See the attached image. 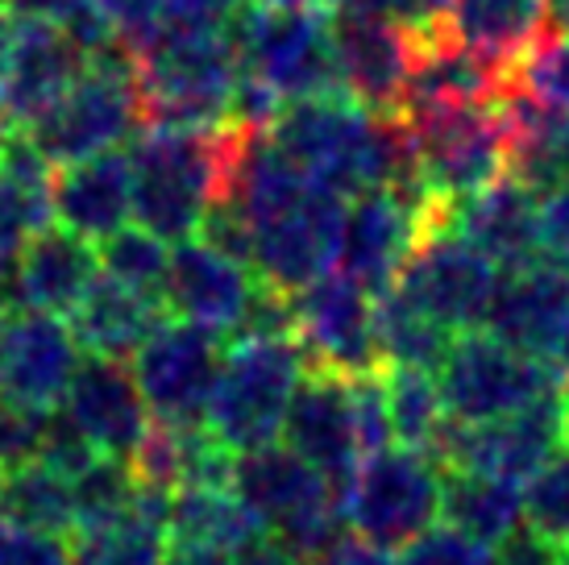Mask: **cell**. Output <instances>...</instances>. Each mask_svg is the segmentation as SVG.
Wrapping results in <instances>:
<instances>
[{"instance_id":"cell-18","label":"cell","mask_w":569,"mask_h":565,"mask_svg":"<svg viewBox=\"0 0 569 565\" xmlns=\"http://www.w3.org/2000/svg\"><path fill=\"white\" fill-rule=\"evenodd\" d=\"M341 92L382 117H399L416 71V30L391 17L329 13Z\"/></svg>"},{"instance_id":"cell-15","label":"cell","mask_w":569,"mask_h":565,"mask_svg":"<svg viewBox=\"0 0 569 565\" xmlns=\"http://www.w3.org/2000/svg\"><path fill=\"white\" fill-rule=\"evenodd\" d=\"M499 275L503 270L478 246H470L458 229H441V234L425 237L403 262L396 291L411 308H420L428 320H437L441 329L458 337V333H475L487 325Z\"/></svg>"},{"instance_id":"cell-24","label":"cell","mask_w":569,"mask_h":565,"mask_svg":"<svg viewBox=\"0 0 569 565\" xmlns=\"http://www.w3.org/2000/svg\"><path fill=\"white\" fill-rule=\"evenodd\" d=\"M50 212L71 234L104 241L133 217V158L129 150L80 158L50 171Z\"/></svg>"},{"instance_id":"cell-33","label":"cell","mask_w":569,"mask_h":565,"mask_svg":"<svg viewBox=\"0 0 569 565\" xmlns=\"http://www.w3.org/2000/svg\"><path fill=\"white\" fill-rule=\"evenodd\" d=\"M258 528V519L241 507L229 487H179L167 507V536L188 545H212L233 553L246 536Z\"/></svg>"},{"instance_id":"cell-26","label":"cell","mask_w":569,"mask_h":565,"mask_svg":"<svg viewBox=\"0 0 569 565\" xmlns=\"http://www.w3.org/2000/svg\"><path fill=\"white\" fill-rule=\"evenodd\" d=\"M449 229H458L499 270H520L528 262H540V200L511 175L453 205Z\"/></svg>"},{"instance_id":"cell-50","label":"cell","mask_w":569,"mask_h":565,"mask_svg":"<svg viewBox=\"0 0 569 565\" xmlns=\"http://www.w3.org/2000/svg\"><path fill=\"white\" fill-rule=\"evenodd\" d=\"M233 565H300V557L287 549L283 536H274L270 528H253L238 549H233Z\"/></svg>"},{"instance_id":"cell-2","label":"cell","mask_w":569,"mask_h":565,"mask_svg":"<svg viewBox=\"0 0 569 565\" xmlns=\"http://www.w3.org/2000/svg\"><path fill=\"white\" fill-rule=\"evenodd\" d=\"M267 138L317 188L353 200L416 175L411 138L399 117H382L349 96H320L279 109Z\"/></svg>"},{"instance_id":"cell-35","label":"cell","mask_w":569,"mask_h":565,"mask_svg":"<svg viewBox=\"0 0 569 565\" xmlns=\"http://www.w3.org/2000/svg\"><path fill=\"white\" fill-rule=\"evenodd\" d=\"M0 516L13 528H30V533H76L71 483L38 462L21 466V470H4L0 474Z\"/></svg>"},{"instance_id":"cell-52","label":"cell","mask_w":569,"mask_h":565,"mask_svg":"<svg viewBox=\"0 0 569 565\" xmlns=\"http://www.w3.org/2000/svg\"><path fill=\"white\" fill-rule=\"evenodd\" d=\"M159 565H233V553L212 549V545H188V541H174L171 549L162 553Z\"/></svg>"},{"instance_id":"cell-29","label":"cell","mask_w":569,"mask_h":565,"mask_svg":"<svg viewBox=\"0 0 569 565\" xmlns=\"http://www.w3.org/2000/svg\"><path fill=\"white\" fill-rule=\"evenodd\" d=\"M507 129H511V158L507 175L532 196L569 184V112L549 109L520 88L503 92Z\"/></svg>"},{"instance_id":"cell-21","label":"cell","mask_w":569,"mask_h":565,"mask_svg":"<svg viewBox=\"0 0 569 565\" xmlns=\"http://www.w3.org/2000/svg\"><path fill=\"white\" fill-rule=\"evenodd\" d=\"M83 71V50L54 21L17 17L9 67L0 79V112L9 129H30Z\"/></svg>"},{"instance_id":"cell-57","label":"cell","mask_w":569,"mask_h":565,"mask_svg":"<svg viewBox=\"0 0 569 565\" xmlns=\"http://www.w3.org/2000/svg\"><path fill=\"white\" fill-rule=\"evenodd\" d=\"M9 304H13V299L0 296V333H4V316H9Z\"/></svg>"},{"instance_id":"cell-40","label":"cell","mask_w":569,"mask_h":565,"mask_svg":"<svg viewBox=\"0 0 569 565\" xmlns=\"http://www.w3.org/2000/svg\"><path fill=\"white\" fill-rule=\"evenodd\" d=\"M507 88H520L532 100L549 105V109L569 112V33H553L545 38L516 71Z\"/></svg>"},{"instance_id":"cell-59","label":"cell","mask_w":569,"mask_h":565,"mask_svg":"<svg viewBox=\"0 0 569 565\" xmlns=\"http://www.w3.org/2000/svg\"><path fill=\"white\" fill-rule=\"evenodd\" d=\"M566 440H569V391H566Z\"/></svg>"},{"instance_id":"cell-27","label":"cell","mask_w":569,"mask_h":565,"mask_svg":"<svg viewBox=\"0 0 569 565\" xmlns=\"http://www.w3.org/2000/svg\"><path fill=\"white\" fill-rule=\"evenodd\" d=\"M50 167L42 150L21 129H9L0 141V296H9L21 246L42 225L54 220L50 212Z\"/></svg>"},{"instance_id":"cell-46","label":"cell","mask_w":569,"mask_h":565,"mask_svg":"<svg viewBox=\"0 0 569 565\" xmlns=\"http://www.w3.org/2000/svg\"><path fill=\"white\" fill-rule=\"evenodd\" d=\"M0 565H71V549L63 545V536L9 524L0 533Z\"/></svg>"},{"instance_id":"cell-11","label":"cell","mask_w":569,"mask_h":565,"mask_svg":"<svg viewBox=\"0 0 569 565\" xmlns=\"http://www.w3.org/2000/svg\"><path fill=\"white\" fill-rule=\"evenodd\" d=\"M445 466L420 449L387 445L362 457L346 495V524L362 545L403 553L441 519Z\"/></svg>"},{"instance_id":"cell-17","label":"cell","mask_w":569,"mask_h":565,"mask_svg":"<svg viewBox=\"0 0 569 565\" xmlns=\"http://www.w3.org/2000/svg\"><path fill=\"white\" fill-rule=\"evenodd\" d=\"M283 440L291 454H300L329 483L346 507L353 474L362 466V445H358L353 408H349V375H337L329 366H308L287 408Z\"/></svg>"},{"instance_id":"cell-56","label":"cell","mask_w":569,"mask_h":565,"mask_svg":"<svg viewBox=\"0 0 569 565\" xmlns=\"http://www.w3.org/2000/svg\"><path fill=\"white\" fill-rule=\"evenodd\" d=\"M553 366L561 370V378H569V325H566V333H561V341H557V349H553Z\"/></svg>"},{"instance_id":"cell-3","label":"cell","mask_w":569,"mask_h":565,"mask_svg":"<svg viewBox=\"0 0 569 565\" xmlns=\"http://www.w3.org/2000/svg\"><path fill=\"white\" fill-rule=\"evenodd\" d=\"M253 129L229 117L208 129H142L133 158V220L159 241L200 234L208 208L224 205Z\"/></svg>"},{"instance_id":"cell-30","label":"cell","mask_w":569,"mask_h":565,"mask_svg":"<svg viewBox=\"0 0 569 565\" xmlns=\"http://www.w3.org/2000/svg\"><path fill=\"white\" fill-rule=\"evenodd\" d=\"M449 21L461 42L503 67L507 79L545 38H553L545 0H453Z\"/></svg>"},{"instance_id":"cell-47","label":"cell","mask_w":569,"mask_h":565,"mask_svg":"<svg viewBox=\"0 0 569 565\" xmlns=\"http://www.w3.org/2000/svg\"><path fill=\"white\" fill-rule=\"evenodd\" d=\"M540 258L569 270V184L540 196Z\"/></svg>"},{"instance_id":"cell-37","label":"cell","mask_w":569,"mask_h":565,"mask_svg":"<svg viewBox=\"0 0 569 565\" xmlns=\"http://www.w3.org/2000/svg\"><path fill=\"white\" fill-rule=\"evenodd\" d=\"M138 478L129 470V462L121 457H96L92 466H83L71 478V503H76V533L80 528H96V524H109V519L133 512L138 503Z\"/></svg>"},{"instance_id":"cell-43","label":"cell","mask_w":569,"mask_h":565,"mask_svg":"<svg viewBox=\"0 0 569 565\" xmlns=\"http://www.w3.org/2000/svg\"><path fill=\"white\" fill-rule=\"evenodd\" d=\"M396 565H490V549L470 541V536H461L449 524H437L420 541H411L408 549L399 553Z\"/></svg>"},{"instance_id":"cell-1","label":"cell","mask_w":569,"mask_h":565,"mask_svg":"<svg viewBox=\"0 0 569 565\" xmlns=\"http://www.w3.org/2000/svg\"><path fill=\"white\" fill-rule=\"evenodd\" d=\"M224 205L246 220L250 270L274 291L296 296L337 267L346 200L308 184L274 150L267 129H253Z\"/></svg>"},{"instance_id":"cell-44","label":"cell","mask_w":569,"mask_h":565,"mask_svg":"<svg viewBox=\"0 0 569 565\" xmlns=\"http://www.w3.org/2000/svg\"><path fill=\"white\" fill-rule=\"evenodd\" d=\"M96 457H100V454L92 449V440H88L80 428H76V420H71L67 412H50L38 466H47V470H54L59 478H67V483H71V478H76L83 466H92Z\"/></svg>"},{"instance_id":"cell-5","label":"cell","mask_w":569,"mask_h":565,"mask_svg":"<svg viewBox=\"0 0 569 565\" xmlns=\"http://www.w3.org/2000/svg\"><path fill=\"white\" fill-rule=\"evenodd\" d=\"M229 490L262 528L283 536L300 565H317L346 536V507L300 454L262 445L233 457Z\"/></svg>"},{"instance_id":"cell-25","label":"cell","mask_w":569,"mask_h":565,"mask_svg":"<svg viewBox=\"0 0 569 565\" xmlns=\"http://www.w3.org/2000/svg\"><path fill=\"white\" fill-rule=\"evenodd\" d=\"M100 275V250L96 241L71 234L63 225H42L38 234L21 246L13 270V296L17 308H33V313L71 316L88 296V287Z\"/></svg>"},{"instance_id":"cell-34","label":"cell","mask_w":569,"mask_h":565,"mask_svg":"<svg viewBox=\"0 0 569 565\" xmlns=\"http://www.w3.org/2000/svg\"><path fill=\"white\" fill-rule=\"evenodd\" d=\"M375 329H379L382 366H403V370H441L445 354L453 346V333L428 320L420 308H411L396 287L375 299Z\"/></svg>"},{"instance_id":"cell-4","label":"cell","mask_w":569,"mask_h":565,"mask_svg":"<svg viewBox=\"0 0 569 565\" xmlns=\"http://www.w3.org/2000/svg\"><path fill=\"white\" fill-rule=\"evenodd\" d=\"M142 129H208L238 109L241 50L229 26H162L133 54Z\"/></svg>"},{"instance_id":"cell-13","label":"cell","mask_w":569,"mask_h":565,"mask_svg":"<svg viewBox=\"0 0 569 565\" xmlns=\"http://www.w3.org/2000/svg\"><path fill=\"white\" fill-rule=\"evenodd\" d=\"M224 366V341L191 320H162L133 354V378L150 420L167 428H200Z\"/></svg>"},{"instance_id":"cell-20","label":"cell","mask_w":569,"mask_h":565,"mask_svg":"<svg viewBox=\"0 0 569 565\" xmlns=\"http://www.w3.org/2000/svg\"><path fill=\"white\" fill-rule=\"evenodd\" d=\"M258 275L246 262L229 258L204 237L174 241L171 267H167V313H179L183 320L212 329L217 337H233L246 320Z\"/></svg>"},{"instance_id":"cell-39","label":"cell","mask_w":569,"mask_h":565,"mask_svg":"<svg viewBox=\"0 0 569 565\" xmlns=\"http://www.w3.org/2000/svg\"><path fill=\"white\" fill-rule=\"evenodd\" d=\"M528 528L569 549V454H553L523 487Z\"/></svg>"},{"instance_id":"cell-55","label":"cell","mask_w":569,"mask_h":565,"mask_svg":"<svg viewBox=\"0 0 569 565\" xmlns=\"http://www.w3.org/2000/svg\"><path fill=\"white\" fill-rule=\"evenodd\" d=\"M262 9H325L329 0H253Z\"/></svg>"},{"instance_id":"cell-8","label":"cell","mask_w":569,"mask_h":565,"mask_svg":"<svg viewBox=\"0 0 569 565\" xmlns=\"http://www.w3.org/2000/svg\"><path fill=\"white\" fill-rule=\"evenodd\" d=\"M138 129H142V105H138L133 54L117 42L100 54H88L83 71L59 96V105L21 133L42 150L50 167H67V162L117 150Z\"/></svg>"},{"instance_id":"cell-54","label":"cell","mask_w":569,"mask_h":565,"mask_svg":"<svg viewBox=\"0 0 569 565\" xmlns=\"http://www.w3.org/2000/svg\"><path fill=\"white\" fill-rule=\"evenodd\" d=\"M549 4V30L569 33V0H545Z\"/></svg>"},{"instance_id":"cell-31","label":"cell","mask_w":569,"mask_h":565,"mask_svg":"<svg viewBox=\"0 0 569 565\" xmlns=\"http://www.w3.org/2000/svg\"><path fill=\"white\" fill-rule=\"evenodd\" d=\"M167 507L171 495L142 487L133 512L76 533L71 565H159L167 553Z\"/></svg>"},{"instance_id":"cell-14","label":"cell","mask_w":569,"mask_h":565,"mask_svg":"<svg viewBox=\"0 0 569 565\" xmlns=\"http://www.w3.org/2000/svg\"><path fill=\"white\" fill-rule=\"evenodd\" d=\"M561 440H566V391L532 399L528 408L507 412L487 424L449 420L432 449V462H441L445 470H475L507 483H528L549 457L561 454Z\"/></svg>"},{"instance_id":"cell-48","label":"cell","mask_w":569,"mask_h":565,"mask_svg":"<svg viewBox=\"0 0 569 565\" xmlns=\"http://www.w3.org/2000/svg\"><path fill=\"white\" fill-rule=\"evenodd\" d=\"M561 545L549 536L532 533V528H516L490 549V565H561Z\"/></svg>"},{"instance_id":"cell-22","label":"cell","mask_w":569,"mask_h":565,"mask_svg":"<svg viewBox=\"0 0 569 565\" xmlns=\"http://www.w3.org/2000/svg\"><path fill=\"white\" fill-rule=\"evenodd\" d=\"M63 412L76 420L83 437L92 440L96 454L121 457V462L138 454V445L154 424L133 370L112 358H96V354L80 361V370L63 395Z\"/></svg>"},{"instance_id":"cell-38","label":"cell","mask_w":569,"mask_h":565,"mask_svg":"<svg viewBox=\"0 0 569 565\" xmlns=\"http://www.w3.org/2000/svg\"><path fill=\"white\" fill-rule=\"evenodd\" d=\"M167 267H171L167 241H159L154 234H146L142 225H133V229L126 225V229H117L112 237H104L100 270H104L109 279L133 287V291L162 296V291H167Z\"/></svg>"},{"instance_id":"cell-16","label":"cell","mask_w":569,"mask_h":565,"mask_svg":"<svg viewBox=\"0 0 569 565\" xmlns=\"http://www.w3.org/2000/svg\"><path fill=\"white\" fill-rule=\"evenodd\" d=\"M291 299H296V341L312 366H329L349 378L382 370L375 296H366L358 282L346 279L341 270H329Z\"/></svg>"},{"instance_id":"cell-10","label":"cell","mask_w":569,"mask_h":565,"mask_svg":"<svg viewBox=\"0 0 569 565\" xmlns=\"http://www.w3.org/2000/svg\"><path fill=\"white\" fill-rule=\"evenodd\" d=\"M411 138L416 175L432 196L461 205L507 175L511 129L503 100L495 105H437L399 117Z\"/></svg>"},{"instance_id":"cell-12","label":"cell","mask_w":569,"mask_h":565,"mask_svg":"<svg viewBox=\"0 0 569 565\" xmlns=\"http://www.w3.org/2000/svg\"><path fill=\"white\" fill-rule=\"evenodd\" d=\"M445 412L458 424H487L507 412L528 408L532 399L566 391V378L549 358H532L503 346L499 337L475 329L458 333L437 370Z\"/></svg>"},{"instance_id":"cell-6","label":"cell","mask_w":569,"mask_h":565,"mask_svg":"<svg viewBox=\"0 0 569 565\" xmlns=\"http://www.w3.org/2000/svg\"><path fill=\"white\" fill-rule=\"evenodd\" d=\"M241 50V79L267 92L274 105H300L341 92V67L332 47L329 9H238L233 17Z\"/></svg>"},{"instance_id":"cell-32","label":"cell","mask_w":569,"mask_h":565,"mask_svg":"<svg viewBox=\"0 0 569 565\" xmlns=\"http://www.w3.org/2000/svg\"><path fill=\"white\" fill-rule=\"evenodd\" d=\"M441 516L461 536L495 549L503 536H511L523 524V490L520 483L490 478V474L445 470Z\"/></svg>"},{"instance_id":"cell-58","label":"cell","mask_w":569,"mask_h":565,"mask_svg":"<svg viewBox=\"0 0 569 565\" xmlns=\"http://www.w3.org/2000/svg\"><path fill=\"white\" fill-rule=\"evenodd\" d=\"M9 138V121H4V112H0V141Z\"/></svg>"},{"instance_id":"cell-53","label":"cell","mask_w":569,"mask_h":565,"mask_svg":"<svg viewBox=\"0 0 569 565\" xmlns=\"http://www.w3.org/2000/svg\"><path fill=\"white\" fill-rule=\"evenodd\" d=\"M13 30L17 17L9 9H0V79H4V67H9V50H13Z\"/></svg>"},{"instance_id":"cell-49","label":"cell","mask_w":569,"mask_h":565,"mask_svg":"<svg viewBox=\"0 0 569 565\" xmlns=\"http://www.w3.org/2000/svg\"><path fill=\"white\" fill-rule=\"evenodd\" d=\"M241 0H167L171 26H229L238 17Z\"/></svg>"},{"instance_id":"cell-7","label":"cell","mask_w":569,"mask_h":565,"mask_svg":"<svg viewBox=\"0 0 569 565\" xmlns=\"http://www.w3.org/2000/svg\"><path fill=\"white\" fill-rule=\"evenodd\" d=\"M308 354L296 337H241L224 349L204 428L229 454H250L283 437L291 395L308 375Z\"/></svg>"},{"instance_id":"cell-42","label":"cell","mask_w":569,"mask_h":565,"mask_svg":"<svg viewBox=\"0 0 569 565\" xmlns=\"http://www.w3.org/2000/svg\"><path fill=\"white\" fill-rule=\"evenodd\" d=\"M50 412L21 408V404L0 399V474L33 466L42 457V437H47Z\"/></svg>"},{"instance_id":"cell-9","label":"cell","mask_w":569,"mask_h":565,"mask_svg":"<svg viewBox=\"0 0 569 565\" xmlns=\"http://www.w3.org/2000/svg\"><path fill=\"white\" fill-rule=\"evenodd\" d=\"M453 205L432 196L420 184V175H408L391 188H375L353 196L341 225V254L337 270L362 287L366 296L379 299L391 291L399 270L425 237L449 229Z\"/></svg>"},{"instance_id":"cell-45","label":"cell","mask_w":569,"mask_h":565,"mask_svg":"<svg viewBox=\"0 0 569 565\" xmlns=\"http://www.w3.org/2000/svg\"><path fill=\"white\" fill-rule=\"evenodd\" d=\"M100 9L129 54L150 47L167 26V0H100Z\"/></svg>"},{"instance_id":"cell-28","label":"cell","mask_w":569,"mask_h":565,"mask_svg":"<svg viewBox=\"0 0 569 565\" xmlns=\"http://www.w3.org/2000/svg\"><path fill=\"white\" fill-rule=\"evenodd\" d=\"M167 320V299L133 291L126 282L96 275L80 308L71 313V333L83 354L126 361L146 346V337Z\"/></svg>"},{"instance_id":"cell-41","label":"cell","mask_w":569,"mask_h":565,"mask_svg":"<svg viewBox=\"0 0 569 565\" xmlns=\"http://www.w3.org/2000/svg\"><path fill=\"white\" fill-rule=\"evenodd\" d=\"M349 408H353V433H358L362 457L379 454L396 440L391 412H387V391H382V370L349 378Z\"/></svg>"},{"instance_id":"cell-23","label":"cell","mask_w":569,"mask_h":565,"mask_svg":"<svg viewBox=\"0 0 569 565\" xmlns=\"http://www.w3.org/2000/svg\"><path fill=\"white\" fill-rule=\"evenodd\" d=\"M569 325V270L553 262H528L520 270H503L482 333L499 337L503 346L549 358Z\"/></svg>"},{"instance_id":"cell-36","label":"cell","mask_w":569,"mask_h":565,"mask_svg":"<svg viewBox=\"0 0 569 565\" xmlns=\"http://www.w3.org/2000/svg\"><path fill=\"white\" fill-rule=\"evenodd\" d=\"M382 391H387V412H391V433L396 445L420 449L432 457L441 433L449 428L441 387L428 370H403V366H382Z\"/></svg>"},{"instance_id":"cell-51","label":"cell","mask_w":569,"mask_h":565,"mask_svg":"<svg viewBox=\"0 0 569 565\" xmlns=\"http://www.w3.org/2000/svg\"><path fill=\"white\" fill-rule=\"evenodd\" d=\"M317 565H396V562H391V553L370 549V545H362L353 533H346Z\"/></svg>"},{"instance_id":"cell-60","label":"cell","mask_w":569,"mask_h":565,"mask_svg":"<svg viewBox=\"0 0 569 565\" xmlns=\"http://www.w3.org/2000/svg\"><path fill=\"white\" fill-rule=\"evenodd\" d=\"M561 565H569V549H566V553H561Z\"/></svg>"},{"instance_id":"cell-19","label":"cell","mask_w":569,"mask_h":565,"mask_svg":"<svg viewBox=\"0 0 569 565\" xmlns=\"http://www.w3.org/2000/svg\"><path fill=\"white\" fill-rule=\"evenodd\" d=\"M83 349L63 316L9 304L0 333V399L50 412L80 370Z\"/></svg>"}]
</instances>
